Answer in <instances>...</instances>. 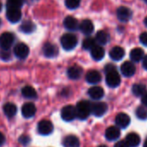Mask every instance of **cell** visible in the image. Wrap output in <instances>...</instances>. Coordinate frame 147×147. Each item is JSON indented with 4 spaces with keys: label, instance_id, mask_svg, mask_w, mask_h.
<instances>
[{
    "label": "cell",
    "instance_id": "cell-1",
    "mask_svg": "<svg viewBox=\"0 0 147 147\" xmlns=\"http://www.w3.org/2000/svg\"><path fill=\"white\" fill-rule=\"evenodd\" d=\"M91 107H92V104L88 100L79 101L76 107V117L81 120H84L88 119V116L91 114Z\"/></svg>",
    "mask_w": 147,
    "mask_h": 147
},
{
    "label": "cell",
    "instance_id": "cell-2",
    "mask_svg": "<svg viewBox=\"0 0 147 147\" xmlns=\"http://www.w3.org/2000/svg\"><path fill=\"white\" fill-rule=\"evenodd\" d=\"M77 43H78V39L76 36L72 33H66L61 37V44L65 50L74 49L76 47Z\"/></svg>",
    "mask_w": 147,
    "mask_h": 147
},
{
    "label": "cell",
    "instance_id": "cell-3",
    "mask_svg": "<svg viewBox=\"0 0 147 147\" xmlns=\"http://www.w3.org/2000/svg\"><path fill=\"white\" fill-rule=\"evenodd\" d=\"M14 35L11 32H5L0 36V48L2 50H9L14 42Z\"/></svg>",
    "mask_w": 147,
    "mask_h": 147
},
{
    "label": "cell",
    "instance_id": "cell-4",
    "mask_svg": "<svg viewBox=\"0 0 147 147\" xmlns=\"http://www.w3.org/2000/svg\"><path fill=\"white\" fill-rule=\"evenodd\" d=\"M106 82L110 88H116L120 83V76L116 70L106 73Z\"/></svg>",
    "mask_w": 147,
    "mask_h": 147
},
{
    "label": "cell",
    "instance_id": "cell-5",
    "mask_svg": "<svg viewBox=\"0 0 147 147\" xmlns=\"http://www.w3.org/2000/svg\"><path fill=\"white\" fill-rule=\"evenodd\" d=\"M61 119L65 121H72L76 118V107L71 105L66 106L61 109Z\"/></svg>",
    "mask_w": 147,
    "mask_h": 147
},
{
    "label": "cell",
    "instance_id": "cell-6",
    "mask_svg": "<svg viewBox=\"0 0 147 147\" xmlns=\"http://www.w3.org/2000/svg\"><path fill=\"white\" fill-rule=\"evenodd\" d=\"M14 55L18 58V59H25L30 53V49L29 47L23 42H19L15 45L14 49H13Z\"/></svg>",
    "mask_w": 147,
    "mask_h": 147
},
{
    "label": "cell",
    "instance_id": "cell-7",
    "mask_svg": "<svg viewBox=\"0 0 147 147\" xmlns=\"http://www.w3.org/2000/svg\"><path fill=\"white\" fill-rule=\"evenodd\" d=\"M53 130H54L53 124L49 120L44 119L38 123L37 131L42 135H49L50 133H52Z\"/></svg>",
    "mask_w": 147,
    "mask_h": 147
},
{
    "label": "cell",
    "instance_id": "cell-8",
    "mask_svg": "<svg viewBox=\"0 0 147 147\" xmlns=\"http://www.w3.org/2000/svg\"><path fill=\"white\" fill-rule=\"evenodd\" d=\"M6 18L7 19L12 23L16 24L19 22L22 18V12L20 9H16V8H7L6 11Z\"/></svg>",
    "mask_w": 147,
    "mask_h": 147
},
{
    "label": "cell",
    "instance_id": "cell-9",
    "mask_svg": "<svg viewBox=\"0 0 147 147\" xmlns=\"http://www.w3.org/2000/svg\"><path fill=\"white\" fill-rule=\"evenodd\" d=\"M107 111V105L104 102H96L92 104L91 113H93L96 117L103 116Z\"/></svg>",
    "mask_w": 147,
    "mask_h": 147
},
{
    "label": "cell",
    "instance_id": "cell-10",
    "mask_svg": "<svg viewBox=\"0 0 147 147\" xmlns=\"http://www.w3.org/2000/svg\"><path fill=\"white\" fill-rule=\"evenodd\" d=\"M132 17V12L131 11L125 6H121L117 10V18H119V21L121 22H128Z\"/></svg>",
    "mask_w": 147,
    "mask_h": 147
},
{
    "label": "cell",
    "instance_id": "cell-11",
    "mask_svg": "<svg viewBox=\"0 0 147 147\" xmlns=\"http://www.w3.org/2000/svg\"><path fill=\"white\" fill-rule=\"evenodd\" d=\"M64 27L70 31H75L79 29V23L78 20L73 16H67L63 21Z\"/></svg>",
    "mask_w": 147,
    "mask_h": 147
},
{
    "label": "cell",
    "instance_id": "cell-12",
    "mask_svg": "<svg viewBox=\"0 0 147 147\" xmlns=\"http://www.w3.org/2000/svg\"><path fill=\"white\" fill-rule=\"evenodd\" d=\"M120 70H121V73L122 75L125 77H131L134 74H135V71H136V67L134 66V64L131 61H125L121 67H120Z\"/></svg>",
    "mask_w": 147,
    "mask_h": 147
},
{
    "label": "cell",
    "instance_id": "cell-13",
    "mask_svg": "<svg viewBox=\"0 0 147 147\" xmlns=\"http://www.w3.org/2000/svg\"><path fill=\"white\" fill-rule=\"evenodd\" d=\"M79 30L82 31V33H83L86 36H89L94 32V24L91 20L89 19H85L83 20L80 24H79Z\"/></svg>",
    "mask_w": 147,
    "mask_h": 147
},
{
    "label": "cell",
    "instance_id": "cell-14",
    "mask_svg": "<svg viewBox=\"0 0 147 147\" xmlns=\"http://www.w3.org/2000/svg\"><path fill=\"white\" fill-rule=\"evenodd\" d=\"M42 53L46 57L52 58L58 54V49L55 44L51 42H46L42 47Z\"/></svg>",
    "mask_w": 147,
    "mask_h": 147
},
{
    "label": "cell",
    "instance_id": "cell-15",
    "mask_svg": "<svg viewBox=\"0 0 147 147\" xmlns=\"http://www.w3.org/2000/svg\"><path fill=\"white\" fill-rule=\"evenodd\" d=\"M36 106L31 103V102H29V103H25L23 107H22V114L24 118L26 119H30V118H32L35 114H36Z\"/></svg>",
    "mask_w": 147,
    "mask_h": 147
},
{
    "label": "cell",
    "instance_id": "cell-16",
    "mask_svg": "<svg viewBox=\"0 0 147 147\" xmlns=\"http://www.w3.org/2000/svg\"><path fill=\"white\" fill-rule=\"evenodd\" d=\"M130 122H131L130 117L126 113H119L115 118V123L117 126L120 128H126L129 125Z\"/></svg>",
    "mask_w": 147,
    "mask_h": 147
},
{
    "label": "cell",
    "instance_id": "cell-17",
    "mask_svg": "<svg viewBox=\"0 0 147 147\" xmlns=\"http://www.w3.org/2000/svg\"><path fill=\"white\" fill-rule=\"evenodd\" d=\"M82 68L77 65H74L68 67L67 69V76L72 80L80 79L82 76Z\"/></svg>",
    "mask_w": 147,
    "mask_h": 147
},
{
    "label": "cell",
    "instance_id": "cell-18",
    "mask_svg": "<svg viewBox=\"0 0 147 147\" xmlns=\"http://www.w3.org/2000/svg\"><path fill=\"white\" fill-rule=\"evenodd\" d=\"M86 81L90 84H98L101 81V76L97 70H90L86 75Z\"/></svg>",
    "mask_w": 147,
    "mask_h": 147
},
{
    "label": "cell",
    "instance_id": "cell-19",
    "mask_svg": "<svg viewBox=\"0 0 147 147\" xmlns=\"http://www.w3.org/2000/svg\"><path fill=\"white\" fill-rule=\"evenodd\" d=\"M105 136L107 140H110V141L116 140L120 136V131L117 126H110L106 130Z\"/></svg>",
    "mask_w": 147,
    "mask_h": 147
},
{
    "label": "cell",
    "instance_id": "cell-20",
    "mask_svg": "<svg viewBox=\"0 0 147 147\" xmlns=\"http://www.w3.org/2000/svg\"><path fill=\"white\" fill-rule=\"evenodd\" d=\"M109 55L113 61H120L125 56V50L119 46H115L110 50Z\"/></svg>",
    "mask_w": 147,
    "mask_h": 147
},
{
    "label": "cell",
    "instance_id": "cell-21",
    "mask_svg": "<svg viewBox=\"0 0 147 147\" xmlns=\"http://www.w3.org/2000/svg\"><path fill=\"white\" fill-rule=\"evenodd\" d=\"M125 141L129 147H137L140 144V137L135 132H131L126 135Z\"/></svg>",
    "mask_w": 147,
    "mask_h": 147
},
{
    "label": "cell",
    "instance_id": "cell-22",
    "mask_svg": "<svg viewBox=\"0 0 147 147\" xmlns=\"http://www.w3.org/2000/svg\"><path fill=\"white\" fill-rule=\"evenodd\" d=\"M64 147H80V140L75 135H68L63 139Z\"/></svg>",
    "mask_w": 147,
    "mask_h": 147
},
{
    "label": "cell",
    "instance_id": "cell-23",
    "mask_svg": "<svg viewBox=\"0 0 147 147\" xmlns=\"http://www.w3.org/2000/svg\"><path fill=\"white\" fill-rule=\"evenodd\" d=\"M88 95L94 100H100L104 96V90L99 86H94L88 89Z\"/></svg>",
    "mask_w": 147,
    "mask_h": 147
},
{
    "label": "cell",
    "instance_id": "cell-24",
    "mask_svg": "<svg viewBox=\"0 0 147 147\" xmlns=\"http://www.w3.org/2000/svg\"><path fill=\"white\" fill-rule=\"evenodd\" d=\"M105 55V49L100 45H95L91 49V56L95 61H100Z\"/></svg>",
    "mask_w": 147,
    "mask_h": 147
},
{
    "label": "cell",
    "instance_id": "cell-25",
    "mask_svg": "<svg viewBox=\"0 0 147 147\" xmlns=\"http://www.w3.org/2000/svg\"><path fill=\"white\" fill-rule=\"evenodd\" d=\"M20 30L25 34H30L33 33L36 30V25L35 24L30 21V20H25L22 23V24L20 25Z\"/></svg>",
    "mask_w": 147,
    "mask_h": 147
},
{
    "label": "cell",
    "instance_id": "cell-26",
    "mask_svg": "<svg viewBox=\"0 0 147 147\" xmlns=\"http://www.w3.org/2000/svg\"><path fill=\"white\" fill-rule=\"evenodd\" d=\"M4 113L8 117V118H13L16 113H17V111H18V108H17V106L14 104V103H11V102H8L6 103L5 106H4Z\"/></svg>",
    "mask_w": 147,
    "mask_h": 147
},
{
    "label": "cell",
    "instance_id": "cell-27",
    "mask_svg": "<svg viewBox=\"0 0 147 147\" xmlns=\"http://www.w3.org/2000/svg\"><path fill=\"white\" fill-rule=\"evenodd\" d=\"M95 42H97L100 45H105L109 42V35L107 32L104 30H100L97 32L95 36Z\"/></svg>",
    "mask_w": 147,
    "mask_h": 147
},
{
    "label": "cell",
    "instance_id": "cell-28",
    "mask_svg": "<svg viewBox=\"0 0 147 147\" xmlns=\"http://www.w3.org/2000/svg\"><path fill=\"white\" fill-rule=\"evenodd\" d=\"M130 57L132 61L134 62H138L140 61L143 57H144V51L140 48H135L133 49L131 53H130Z\"/></svg>",
    "mask_w": 147,
    "mask_h": 147
},
{
    "label": "cell",
    "instance_id": "cell-29",
    "mask_svg": "<svg viewBox=\"0 0 147 147\" xmlns=\"http://www.w3.org/2000/svg\"><path fill=\"white\" fill-rule=\"evenodd\" d=\"M22 94L27 99H35L37 95L36 89L31 86H25L22 88Z\"/></svg>",
    "mask_w": 147,
    "mask_h": 147
},
{
    "label": "cell",
    "instance_id": "cell-30",
    "mask_svg": "<svg viewBox=\"0 0 147 147\" xmlns=\"http://www.w3.org/2000/svg\"><path fill=\"white\" fill-rule=\"evenodd\" d=\"M132 93L136 96H143L146 94V87L144 84H134L132 86Z\"/></svg>",
    "mask_w": 147,
    "mask_h": 147
},
{
    "label": "cell",
    "instance_id": "cell-31",
    "mask_svg": "<svg viewBox=\"0 0 147 147\" xmlns=\"http://www.w3.org/2000/svg\"><path fill=\"white\" fill-rule=\"evenodd\" d=\"M95 39L93 37H87L82 42V48L86 50H91L96 44Z\"/></svg>",
    "mask_w": 147,
    "mask_h": 147
},
{
    "label": "cell",
    "instance_id": "cell-32",
    "mask_svg": "<svg viewBox=\"0 0 147 147\" xmlns=\"http://www.w3.org/2000/svg\"><path fill=\"white\" fill-rule=\"evenodd\" d=\"M24 4V0H7V8L20 9Z\"/></svg>",
    "mask_w": 147,
    "mask_h": 147
},
{
    "label": "cell",
    "instance_id": "cell-33",
    "mask_svg": "<svg viewBox=\"0 0 147 147\" xmlns=\"http://www.w3.org/2000/svg\"><path fill=\"white\" fill-rule=\"evenodd\" d=\"M136 116L139 119H147V109L144 106H139L136 109Z\"/></svg>",
    "mask_w": 147,
    "mask_h": 147
},
{
    "label": "cell",
    "instance_id": "cell-34",
    "mask_svg": "<svg viewBox=\"0 0 147 147\" xmlns=\"http://www.w3.org/2000/svg\"><path fill=\"white\" fill-rule=\"evenodd\" d=\"M81 0H65V5L69 10H75L80 6Z\"/></svg>",
    "mask_w": 147,
    "mask_h": 147
},
{
    "label": "cell",
    "instance_id": "cell-35",
    "mask_svg": "<svg viewBox=\"0 0 147 147\" xmlns=\"http://www.w3.org/2000/svg\"><path fill=\"white\" fill-rule=\"evenodd\" d=\"M19 142L24 144V145H27L30 142V138L27 136V135H22L19 138Z\"/></svg>",
    "mask_w": 147,
    "mask_h": 147
},
{
    "label": "cell",
    "instance_id": "cell-36",
    "mask_svg": "<svg viewBox=\"0 0 147 147\" xmlns=\"http://www.w3.org/2000/svg\"><path fill=\"white\" fill-rule=\"evenodd\" d=\"M139 41L140 42L147 47V32H143L140 36H139Z\"/></svg>",
    "mask_w": 147,
    "mask_h": 147
},
{
    "label": "cell",
    "instance_id": "cell-37",
    "mask_svg": "<svg viewBox=\"0 0 147 147\" xmlns=\"http://www.w3.org/2000/svg\"><path fill=\"white\" fill-rule=\"evenodd\" d=\"M3 52L1 53V57L7 60V59H10V53H9V50H2Z\"/></svg>",
    "mask_w": 147,
    "mask_h": 147
},
{
    "label": "cell",
    "instance_id": "cell-38",
    "mask_svg": "<svg viewBox=\"0 0 147 147\" xmlns=\"http://www.w3.org/2000/svg\"><path fill=\"white\" fill-rule=\"evenodd\" d=\"M112 70H116V67H115L114 65H113V64H108V65L106 66V67H105V72H106V73H107V72H109V71H112Z\"/></svg>",
    "mask_w": 147,
    "mask_h": 147
},
{
    "label": "cell",
    "instance_id": "cell-39",
    "mask_svg": "<svg viewBox=\"0 0 147 147\" xmlns=\"http://www.w3.org/2000/svg\"><path fill=\"white\" fill-rule=\"evenodd\" d=\"M114 147H129V146L127 145L125 141H119L118 143L115 144Z\"/></svg>",
    "mask_w": 147,
    "mask_h": 147
},
{
    "label": "cell",
    "instance_id": "cell-40",
    "mask_svg": "<svg viewBox=\"0 0 147 147\" xmlns=\"http://www.w3.org/2000/svg\"><path fill=\"white\" fill-rule=\"evenodd\" d=\"M141 102H142V104H143L144 107H147V93L142 96Z\"/></svg>",
    "mask_w": 147,
    "mask_h": 147
},
{
    "label": "cell",
    "instance_id": "cell-41",
    "mask_svg": "<svg viewBox=\"0 0 147 147\" xmlns=\"http://www.w3.org/2000/svg\"><path fill=\"white\" fill-rule=\"evenodd\" d=\"M5 137L1 131H0V146H2L5 144Z\"/></svg>",
    "mask_w": 147,
    "mask_h": 147
},
{
    "label": "cell",
    "instance_id": "cell-42",
    "mask_svg": "<svg viewBox=\"0 0 147 147\" xmlns=\"http://www.w3.org/2000/svg\"><path fill=\"white\" fill-rule=\"evenodd\" d=\"M143 61H142V64H143V67L144 68V69H146L147 70V55H145V56H144L143 57V59H142Z\"/></svg>",
    "mask_w": 147,
    "mask_h": 147
},
{
    "label": "cell",
    "instance_id": "cell-43",
    "mask_svg": "<svg viewBox=\"0 0 147 147\" xmlns=\"http://www.w3.org/2000/svg\"><path fill=\"white\" fill-rule=\"evenodd\" d=\"M144 147H147V138L145 139V141L144 143Z\"/></svg>",
    "mask_w": 147,
    "mask_h": 147
},
{
    "label": "cell",
    "instance_id": "cell-44",
    "mask_svg": "<svg viewBox=\"0 0 147 147\" xmlns=\"http://www.w3.org/2000/svg\"><path fill=\"white\" fill-rule=\"evenodd\" d=\"M144 24L146 25V27H147V17L144 18Z\"/></svg>",
    "mask_w": 147,
    "mask_h": 147
},
{
    "label": "cell",
    "instance_id": "cell-45",
    "mask_svg": "<svg viewBox=\"0 0 147 147\" xmlns=\"http://www.w3.org/2000/svg\"><path fill=\"white\" fill-rule=\"evenodd\" d=\"M1 10H2V2L0 1V11H1Z\"/></svg>",
    "mask_w": 147,
    "mask_h": 147
},
{
    "label": "cell",
    "instance_id": "cell-46",
    "mask_svg": "<svg viewBox=\"0 0 147 147\" xmlns=\"http://www.w3.org/2000/svg\"><path fill=\"white\" fill-rule=\"evenodd\" d=\"M98 147H107V146L105 145V144H101V145H100V146H98Z\"/></svg>",
    "mask_w": 147,
    "mask_h": 147
},
{
    "label": "cell",
    "instance_id": "cell-47",
    "mask_svg": "<svg viewBox=\"0 0 147 147\" xmlns=\"http://www.w3.org/2000/svg\"><path fill=\"white\" fill-rule=\"evenodd\" d=\"M1 24H2V21H1V19H0V26H1Z\"/></svg>",
    "mask_w": 147,
    "mask_h": 147
},
{
    "label": "cell",
    "instance_id": "cell-48",
    "mask_svg": "<svg viewBox=\"0 0 147 147\" xmlns=\"http://www.w3.org/2000/svg\"><path fill=\"white\" fill-rule=\"evenodd\" d=\"M144 1H145V2H146V3H147V0H144Z\"/></svg>",
    "mask_w": 147,
    "mask_h": 147
}]
</instances>
